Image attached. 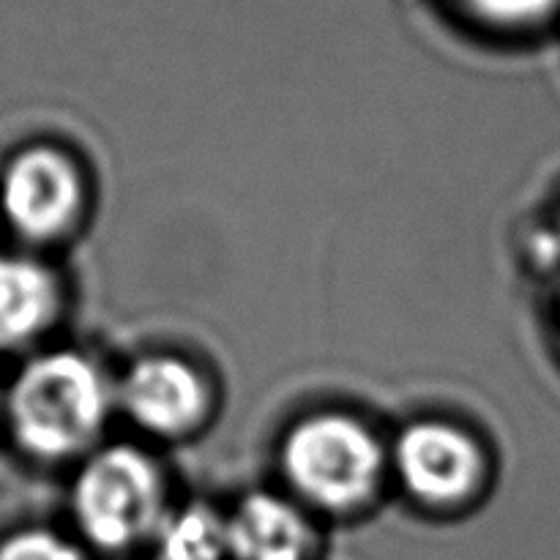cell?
<instances>
[{"label":"cell","mask_w":560,"mask_h":560,"mask_svg":"<svg viewBox=\"0 0 560 560\" xmlns=\"http://www.w3.org/2000/svg\"><path fill=\"white\" fill-rule=\"evenodd\" d=\"M115 413V377L74 348L31 355L5 394L11 441L44 465L82 463L102 446Z\"/></svg>","instance_id":"cell-1"},{"label":"cell","mask_w":560,"mask_h":560,"mask_svg":"<svg viewBox=\"0 0 560 560\" xmlns=\"http://www.w3.org/2000/svg\"><path fill=\"white\" fill-rule=\"evenodd\" d=\"M63 301V282L49 262L0 252V353H16L47 337Z\"/></svg>","instance_id":"cell-8"},{"label":"cell","mask_w":560,"mask_h":560,"mask_svg":"<svg viewBox=\"0 0 560 560\" xmlns=\"http://www.w3.org/2000/svg\"><path fill=\"white\" fill-rule=\"evenodd\" d=\"M558 235H560V211H558Z\"/></svg>","instance_id":"cell-13"},{"label":"cell","mask_w":560,"mask_h":560,"mask_svg":"<svg viewBox=\"0 0 560 560\" xmlns=\"http://www.w3.org/2000/svg\"><path fill=\"white\" fill-rule=\"evenodd\" d=\"M88 211V178L69 151L36 142L0 173V217L27 246H52L77 233Z\"/></svg>","instance_id":"cell-5"},{"label":"cell","mask_w":560,"mask_h":560,"mask_svg":"<svg viewBox=\"0 0 560 560\" xmlns=\"http://www.w3.org/2000/svg\"><path fill=\"white\" fill-rule=\"evenodd\" d=\"M284 492L310 514L359 517L392 479L388 443L348 410H315L284 430L277 448Z\"/></svg>","instance_id":"cell-2"},{"label":"cell","mask_w":560,"mask_h":560,"mask_svg":"<svg viewBox=\"0 0 560 560\" xmlns=\"http://www.w3.org/2000/svg\"><path fill=\"white\" fill-rule=\"evenodd\" d=\"M74 539L93 558H129L151 550L173 512L162 463L135 443H102L71 479Z\"/></svg>","instance_id":"cell-3"},{"label":"cell","mask_w":560,"mask_h":560,"mask_svg":"<svg viewBox=\"0 0 560 560\" xmlns=\"http://www.w3.org/2000/svg\"><path fill=\"white\" fill-rule=\"evenodd\" d=\"M115 408L142 435L180 443L211 424L217 392L195 361L178 353H142L115 377Z\"/></svg>","instance_id":"cell-6"},{"label":"cell","mask_w":560,"mask_h":560,"mask_svg":"<svg viewBox=\"0 0 560 560\" xmlns=\"http://www.w3.org/2000/svg\"><path fill=\"white\" fill-rule=\"evenodd\" d=\"M0 560H93L74 539L49 528H25L0 541Z\"/></svg>","instance_id":"cell-10"},{"label":"cell","mask_w":560,"mask_h":560,"mask_svg":"<svg viewBox=\"0 0 560 560\" xmlns=\"http://www.w3.org/2000/svg\"><path fill=\"white\" fill-rule=\"evenodd\" d=\"M224 517L230 560H320L323 556L317 517L288 492L252 490Z\"/></svg>","instance_id":"cell-7"},{"label":"cell","mask_w":560,"mask_h":560,"mask_svg":"<svg viewBox=\"0 0 560 560\" xmlns=\"http://www.w3.org/2000/svg\"><path fill=\"white\" fill-rule=\"evenodd\" d=\"M388 470L416 506L454 514L474 506L490 481L487 446L459 421L416 419L388 443Z\"/></svg>","instance_id":"cell-4"},{"label":"cell","mask_w":560,"mask_h":560,"mask_svg":"<svg viewBox=\"0 0 560 560\" xmlns=\"http://www.w3.org/2000/svg\"><path fill=\"white\" fill-rule=\"evenodd\" d=\"M479 20L501 27H525L560 9V0H463Z\"/></svg>","instance_id":"cell-11"},{"label":"cell","mask_w":560,"mask_h":560,"mask_svg":"<svg viewBox=\"0 0 560 560\" xmlns=\"http://www.w3.org/2000/svg\"><path fill=\"white\" fill-rule=\"evenodd\" d=\"M558 323H560V290H558Z\"/></svg>","instance_id":"cell-12"},{"label":"cell","mask_w":560,"mask_h":560,"mask_svg":"<svg viewBox=\"0 0 560 560\" xmlns=\"http://www.w3.org/2000/svg\"><path fill=\"white\" fill-rule=\"evenodd\" d=\"M151 552L156 560H230L228 517L211 503L173 506Z\"/></svg>","instance_id":"cell-9"}]
</instances>
